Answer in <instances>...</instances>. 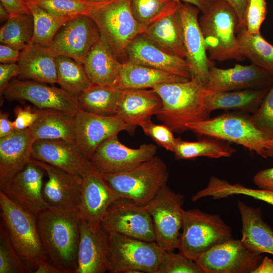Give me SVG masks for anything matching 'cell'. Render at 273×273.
I'll use <instances>...</instances> for the list:
<instances>
[{"mask_svg":"<svg viewBox=\"0 0 273 273\" xmlns=\"http://www.w3.org/2000/svg\"><path fill=\"white\" fill-rule=\"evenodd\" d=\"M184 203V196L166 185L145 205L153 220L155 242L165 251H174L178 248Z\"/></svg>","mask_w":273,"mask_h":273,"instance_id":"cell-10","label":"cell"},{"mask_svg":"<svg viewBox=\"0 0 273 273\" xmlns=\"http://www.w3.org/2000/svg\"><path fill=\"white\" fill-rule=\"evenodd\" d=\"M142 34L165 52L186 59L183 26L178 8L146 27Z\"/></svg>","mask_w":273,"mask_h":273,"instance_id":"cell-29","label":"cell"},{"mask_svg":"<svg viewBox=\"0 0 273 273\" xmlns=\"http://www.w3.org/2000/svg\"><path fill=\"white\" fill-rule=\"evenodd\" d=\"M20 73V68L15 63L0 64V92L3 94L9 84L10 79Z\"/></svg>","mask_w":273,"mask_h":273,"instance_id":"cell-49","label":"cell"},{"mask_svg":"<svg viewBox=\"0 0 273 273\" xmlns=\"http://www.w3.org/2000/svg\"><path fill=\"white\" fill-rule=\"evenodd\" d=\"M209 58L220 62L229 60L241 61L237 32L239 19L235 9L225 0H213L199 19Z\"/></svg>","mask_w":273,"mask_h":273,"instance_id":"cell-3","label":"cell"},{"mask_svg":"<svg viewBox=\"0 0 273 273\" xmlns=\"http://www.w3.org/2000/svg\"><path fill=\"white\" fill-rule=\"evenodd\" d=\"M266 158L273 157V138L270 140L269 145L266 149Z\"/></svg>","mask_w":273,"mask_h":273,"instance_id":"cell-59","label":"cell"},{"mask_svg":"<svg viewBox=\"0 0 273 273\" xmlns=\"http://www.w3.org/2000/svg\"><path fill=\"white\" fill-rule=\"evenodd\" d=\"M227 142L212 138L197 142H189L176 138L173 152L177 159H190L199 157H230L236 150Z\"/></svg>","mask_w":273,"mask_h":273,"instance_id":"cell-36","label":"cell"},{"mask_svg":"<svg viewBox=\"0 0 273 273\" xmlns=\"http://www.w3.org/2000/svg\"><path fill=\"white\" fill-rule=\"evenodd\" d=\"M165 71L129 62H124L113 87L120 90L153 88L165 83L189 80Z\"/></svg>","mask_w":273,"mask_h":273,"instance_id":"cell-32","label":"cell"},{"mask_svg":"<svg viewBox=\"0 0 273 273\" xmlns=\"http://www.w3.org/2000/svg\"><path fill=\"white\" fill-rule=\"evenodd\" d=\"M178 10L183 26L186 60L190 67L191 77L197 79L204 86L209 68L215 64L207 56L198 17L200 10L190 4L181 2L178 3Z\"/></svg>","mask_w":273,"mask_h":273,"instance_id":"cell-17","label":"cell"},{"mask_svg":"<svg viewBox=\"0 0 273 273\" xmlns=\"http://www.w3.org/2000/svg\"><path fill=\"white\" fill-rule=\"evenodd\" d=\"M229 192L232 196L243 195L262 201L273 206V191L260 189H251L236 183L230 185Z\"/></svg>","mask_w":273,"mask_h":273,"instance_id":"cell-47","label":"cell"},{"mask_svg":"<svg viewBox=\"0 0 273 273\" xmlns=\"http://www.w3.org/2000/svg\"><path fill=\"white\" fill-rule=\"evenodd\" d=\"M253 182L259 189L273 191V167L257 172L254 176Z\"/></svg>","mask_w":273,"mask_h":273,"instance_id":"cell-50","label":"cell"},{"mask_svg":"<svg viewBox=\"0 0 273 273\" xmlns=\"http://www.w3.org/2000/svg\"><path fill=\"white\" fill-rule=\"evenodd\" d=\"M1 3L11 15L20 13H30L24 0H1Z\"/></svg>","mask_w":273,"mask_h":273,"instance_id":"cell-52","label":"cell"},{"mask_svg":"<svg viewBox=\"0 0 273 273\" xmlns=\"http://www.w3.org/2000/svg\"><path fill=\"white\" fill-rule=\"evenodd\" d=\"M190 4L198 8L202 13L205 12L211 5L213 0H175Z\"/></svg>","mask_w":273,"mask_h":273,"instance_id":"cell-57","label":"cell"},{"mask_svg":"<svg viewBox=\"0 0 273 273\" xmlns=\"http://www.w3.org/2000/svg\"><path fill=\"white\" fill-rule=\"evenodd\" d=\"M10 14L6 9L0 4V21L1 22L7 21L10 17Z\"/></svg>","mask_w":273,"mask_h":273,"instance_id":"cell-58","label":"cell"},{"mask_svg":"<svg viewBox=\"0 0 273 273\" xmlns=\"http://www.w3.org/2000/svg\"><path fill=\"white\" fill-rule=\"evenodd\" d=\"M204 85L191 77L184 82L165 83L152 89L160 97L162 105L156 115L173 132L183 133L188 130L186 124L209 118L203 99Z\"/></svg>","mask_w":273,"mask_h":273,"instance_id":"cell-2","label":"cell"},{"mask_svg":"<svg viewBox=\"0 0 273 273\" xmlns=\"http://www.w3.org/2000/svg\"><path fill=\"white\" fill-rule=\"evenodd\" d=\"M242 221L243 244L251 251L273 255V230L262 219L259 208L249 206L238 200Z\"/></svg>","mask_w":273,"mask_h":273,"instance_id":"cell-28","label":"cell"},{"mask_svg":"<svg viewBox=\"0 0 273 273\" xmlns=\"http://www.w3.org/2000/svg\"><path fill=\"white\" fill-rule=\"evenodd\" d=\"M37 117L29 128L34 139H62L75 142L74 116L55 109L37 110Z\"/></svg>","mask_w":273,"mask_h":273,"instance_id":"cell-33","label":"cell"},{"mask_svg":"<svg viewBox=\"0 0 273 273\" xmlns=\"http://www.w3.org/2000/svg\"><path fill=\"white\" fill-rule=\"evenodd\" d=\"M15 130L13 121L9 118V114L6 112L1 111L0 113V138L5 137Z\"/></svg>","mask_w":273,"mask_h":273,"instance_id":"cell-53","label":"cell"},{"mask_svg":"<svg viewBox=\"0 0 273 273\" xmlns=\"http://www.w3.org/2000/svg\"><path fill=\"white\" fill-rule=\"evenodd\" d=\"M101 174L120 198L143 205L147 204L167 185L169 177L165 163L157 156L129 170Z\"/></svg>","mask_w":273,"mask_h":273,"instance_id":"cell-6","label":"cell"},{"mask_svg":"<svg viewBox=\"0 0 273 273\" xmlns=\"http://www.w3.org/2000/svg\"><path fill=\"white\" fill-rule=\"evenodd\" d=\"M34 273H72V272L68 269L47 260L38 265Z\"/></svg>","mask_w":273,"mask_h":273,"instance_id":"cell-54","label":"cell"},{"mask_svg":"<svg viewBox=\"0 0 273 273\" xmlns=\"http://www.w3.org/2000/svg\"><path fill=\"white\" fill-rule=\"evenodd\" d=\"M55 60L57 83L61 88L77 98L91 86L82 64L66 56H57Z\"/></svg>","mask_w":273,"mask_h":273,"instance_id":"cell-37","label":"cell"},{"mask_svg":"<svg viewBox=\"0 0 273 273\" xmlns=\"http://www.w3.org/2000/svg\"><path fill=\"white\" fill-rule=\"evenodd\" d=\"M175 0H130V9L135 19L145 28L178 8Z\"/></svg>","mask_w":273,"mask_h":273,"instance_id":"cell-40","label":"cell"},{"mask_svg":"<svg viewBox=\"0 0 273 273\" xmlns=\"http://www.w3.org/2000/svg\"><path fill=\"white\" fill-rule=\"evenodd\" d=\"M86 14L95 22L120 62L126 58L129 42L145 30L132 14L130 0L90 4Z\"/></svg>","mask_w":273,"mask_h":273,"instance_id":"cell-5","label":"cell"},{"mask_svg":"<svg viewBox=\"0 0 273 273\" xmlns=\"http://www.w3.org/2000/svg\"><path fill=\"white\" fill-rule=\"evenodd\" d=\"M35 4L51 14L67 17L86 14L90 5L84 0H41Z\"/></svg>","mask_w":273,"mask_h":273,"instance_id":"cell-42","label":"cell"},{"mask_svg":"<svg viewBox=\"0 0 273 273\" xmlns=\"http://www.w3.org/2000/svg\"><path fill=\"white\" fill-rule=\"evenodd\" d=\"M272 83L273 76L270 74L253 64H237L228 69L219 68L213 65L209 68L203 89L209 92L262 89L270 87Z\"/></svg>","mask_w":273,"mask_h":273,"instance_id":"cell-19","label":"cell"},{"mask_svg":"<svg viewBox=\"0 0 273 273\" xmlns=\"http://www.w3.org/2000/svg\"><path fill=\"white\" fill-rule=\"evenodd\" d=\"M166 252L156 242L109 233L108 271L157 273Z\"/></svg>","mask_w":273,"mask_h":273,"instance_id":"cell-8","label":"cell"},{"mask_svg":"<svg viewBox=\"0 0 273 273\" xmlns=\"http://www.w3.org/2000/svg\"><path fill=\"white\" fill-rule=\"evenodd\" d=\"M41 0H24L26 4L28 3H35Z\"/></svg>","mask_w":273,"mask_h":273,"instance_id":"cell-61","label":"cell"},{"mask_svg":"<svg viewBox=\"0 0 273 273\" xmlns=\"http://www.w3.org/2000/svg\"><path fill=\"white\" fill-rule=\"evenodd\" d=\"M21 51L9 46L0 44V62L1 64L15 63L19 60Z\"/></svg>","mask_w":273,"mask_h":273,"instance_id":"cell-51","label":"cell"},{"mask_svg":"<svg viewBox=\"0 0 273 273\" xmlns=\"http://www.w3.org/2000/svg\"><path fill=\"white\" fill-rule=\"evenodd\" d=\"M3 95L9 101H28L39 109L58 110L73 116L80 110L77 98L62 88L32 80H13Z\"/></svg>","mask_w":273,"mask_h":273,"instance_id":"cell-16","label":"cell"},{"mask_svg":"<svg viewBox=\"0 0 273 273\" xmlns=\"http://www.w3.org/2000/svg\"><path fill=\"white\" fill-rule=\"evenodd\" d=\"M101 223L109 233L155 242L152 218L145 205L119 198L109 207Z\"/></svg>","mask_w":273,"mask_h":273,"instance_id":"cell-11","label":"cell"},{"mask_svg":"<svg viewBox=\"0 0 273 273\" xmlns=\"http://www.w3.org/2000/svg\"><path fill=\"white\" fill-rule=\"evenodd\" d=\"M77 264L75 273H104L108 271L109 233L101 222L80 219Z\"/></svg>","mask_w":273,"mask_h":273,"instance_id":"cell-18","label":"cell"},{"mask_svg":"<svg viewBox=\"0 0 273 273\" xmlns=\"http://www.w3.org/2000/svg\"><path fill=\"white\" fill-rule=\"evenodd\" d=\"M236 11L239 19L240 27L244 25V17L247 0H225Z\"/></svg>","mask_w":273,"mask_h":273,"instance_id":"cell-55","label":"cell"},{"mask_svg":"<svg viewBox=\"0 0 273 273\" xmlns=\"http://www.w3.org/2000/svg\"><path fill=\"white\" fill-rule=\"evenodd\" d=\"M122 63L107 40L101 35L87 54L82 65L92 83L113 86Z\"/></svg>","mask_w":273,"mask_h":273,"instance_id":"cell-27","label":"cell"},{"mask_svg":"<svg viewBox=\"0 0 273 273\" xmlns=\"http://www.w3.org/2000/svg\"><path fill=\"white\" fill-rule=\"evenodd\" d=\"M157 148L153 144H143L138 148L127 147L117 136L103 142L89 161L100 174L115 173L133 168L156 156Z\"/></svg>","mask_w":273,"mask_h":273,"instance_id":"cell-14","label":"cell"},{"mask_svg":"<svg viewBox=\"0 0 273 273\" xmlns=\"http://www.w3.org/2000/svg\"><path fill=\"white\" fill-rule=\"evenodd\" d=\"M121 90L92 83L77 97L80 110L103 116H115Z\"/></svg>","mask_w":273,"mask_h":273,"instance_id":"cell-35","label":"cell"},{"mask_svg":"<svg viewBox=\"0 0 273 273\" xmlns=\"http://www.w3.org/2000/svg\"><path fill=\"white\" fill-rule=\"evenodd\" d=\"M263 258L262 254L248 249L241 240L232 238L201 254L195 261L204 273H252Z\"/></svg>","mask_w":273,"mask_h":273,"instance_id":"cell-13","label":"cell"},{"mask_svg":"<svg viewBox=\"0 0 273 273\" xmlns=\"http://www.w3.org/2000/svg\"><path fill=\"white\" fill-rule=\"evenodd\" d=\"M135 128L116 116H103L79 110L74 116L75 143L89 160L105 141L123 131L132 133Z\"/></svg>","mask_w":273,"mask_h":273,"instance_id":"cell-15","label":"cell"},{"mask_svg":"<svg viewBox=\"0 0 273 273\" xmlns=\"http://www.w3.org/2000/svg\"><path fill=\"white\" fill-rule=\"evenodd\" d=\"M252 273H273V260L267 256L263 257Z\"/></svg>","mask_w":273,"mask_h":273,"instance_id":"cell-56","label":"cell"},{"mask_svg":"<svg viewBox=\"0 0 273 273\" xmlns=\"http://www.w3.org/2000/svg\"><path fill=\"white\" fill-rule=\"evenodd\" d=\"M27 273L28 268L14 247L1 219L0 225V273Z\"/></svg>","mask_w":273,"mask_h":273,"instance_id":"cell-41","label":"cell"},{"mask_svg":"<svg viewBox=\"0 0 273 273\" xmlns=\"http://www.w3.org/2000/svg\"><path fill=\"white\" fill-rule=\"evenodd\" d=\"M36 219L48 261L75 273L81 219L78 208L49 207L40 213Z\"/></svg>","mask_w":273,"mask_h":273,"instance_id":"cell-1","label":"cell"},{"mask_svg":"<svg viewBox=\"0 0 273 273\" xmlns=\"http://www.w3.org/2000/svg\"><path fill=\"white\" fill-rule=\"evenodd\" d=\"M32 158L81 177L92 167L75 142L62 139L35 140Z\"/></svg>","mask_w":273,"mask_h":273,"instance_id":"cell-21","label":"cell"},{"mask_svg":"<svg viewBox=\"0 0 273 273\" xmlns=\"http://www.w3.org/2000/svg\"><path fill=\"white\" fill-rule=\"evenodd\" d=\"M157 273H204L195 260L182 253L166 252Z\"/></svg>","mask_w":273,"mask_h":273,"instance_id":"cell-44","label":"cell"},{"mask_svg":"<svg viewBox=\"0 0 273 273\" xmlns=\"http://www.w3.org/2000/svg\"><path fill=\"white\" fill-rule=\"evenodd\" d=\"M144 132L150 137L158 145L168 151L173 152L176 138L173 131L166 125L156 124L151 119L141 123Z\"/></svg>","mask_w":273,"mask_h":273,"instance_id":"cell-46","label":"cell"},{"mask_svg":"<svg viewBox=\"0 0 273 273\" xmlns=\"http://www.w3.org/2000/svg\"><path fill=\"white\" fill-rule=\"evenodd\" d=\"M1 216L19 256L29 272L48 260L40 239L36 216L0 191Z\"/></svg>","mask_w":273,"mask_h":273,"instance_id":"cell-4","label":"cell"},{"mask_svg":"<svg viewBox=\"0 0 273 273\" xmlns=\"http://www.w3.org/2000/svg\"><path fill=\"white\" fill-rule=\"evenodd\" d=\"M27 5L34 22L33 35L30 43L49 47L59 30L72 17L54 15L35 3Z\"/></svg>","mask_w":273,"mask_h":273,"instance_id":"cell-39","label":"cell"},{"mask_svg":"<svg viewBox=\"0 0 273 273\" xmlns=\"http://www.w3.org/2000/svg\"><path fill=\"white\" fill-rule=\"evenodd\" d=\"M84 1L90 4H93L105 3L111 1L112 0H84Z\"/></svg>","mask_w":273,"mask_h":273,"instance_id":"cell-60","label":"cell"},{"mask_svg":"<svg viewBox=\"0 0 273 273\" xmlns=\"http://www.w3.org/2000/svg\"><path fill=\"white\" fill-rule=\"evenodd\" d=\"M186 126L197 134L236 143L266 158L270 140L256 128L250 116L242 113H224L188 123Z\"/></svg>","mask_w":273,"mask_h":273,"instance_id":"cell-7","label":"cell"},{"mask_svg":"<svg viewBox=\"0 0 273 273\" xmlns=\"http://www.w3.org/2000/svg\"><path fill=\"white\" fill-rule=\"evenodd\" d=\"M270 87L226 92H209L203 89V102L210 114L212 111L219 109L253 113L260 105Z\"/></svg>","mask_w":273,"mask_h":273,"instance_id":"cell-31","label":"cell"},{"mask_svg":"<svg viewBox=\"0 0 273 273\" xmlns=\"http://www.w3.org/2000/svg\"><path fill=\"white\" fill-rule=\"evenodd\" d=\"M35 140L29 128L0 138L1 190L33 159Z\"/></svg>","mask_w":273,"mask_h":273,"instance_id":"cell-25","label":"cell"},{"mask_svg":"<svg viewBox=\"0 0 273 273\" xmlns=\"http://www.w3.org/2000/svg\"><path fill=\"white\" fill-rule=\"evenodd\" d=\"M34 30L31 13L11 15L0 29L1 43L22 51L30 43Z\"/></svg>","mask_w":273,"mask_h":273,"instance_id":"cell-38","label":"cell"},{"mask_svg":"<svg viewBox=\"0 0 273 273\" xmlns=\"http://www.w3.org/2000/svg\"><path fill=\"white\" fill-rule=\"evenodd\" d=\"M16 118L13 121L15 130H20L29 128L37 117V110L30 106L22 108L17 106L14 110Z\"/></svg>","mask_w":273,"mask_h":273,"instance_id":"cell-48","label":"cell"},{"mask_svg":"<svg viewBox=\"0 0 273 273\" xmlns=\"http://www.w3.org/2000/svg\"><path fill=\"white\" fill-rule=\"evenodd\" d=\"M120 198L93 167L82 177L78 207L81 219L101 222L110 206Z\"/></svg>","mask_w":273,"mask_h":273,"instance_id":"cell-24","label":"cell"},{"mask_svg":"<svg viewBox=\"0 0 273 273\" xmlns=\"http://www.w3.org/2000/svg\"><path fill=\"white\" fill-rule=\"evenodd\" d=\"M55 59L49 47L29 43L21 51L18 62L20 68L19 76L39 82L57 83Z\"/></svg>","mask_w":273,"mask_h":273,"instance_id":"cell-30","label":"cell"},{"mask_svg":"<svg viewBox=\"0 0 273 273\" xmlns=\"http://www.w3.org/2000/svg\"><path fill=\"white\" fill-rule=\"evenodd\" d=\"M94 20L86 14L75 16L58 31L49 48L55 57L66 56L82 64L101 36Z\"/></svg>","mask_w":273,"mask_h":273,"instance_id":"cell-12","label":"cell"},{"mask_svg":"<svg viewBox=\"0 0 273 273\" xmlns=\"http://www.w3.org/2000/svg\"><path fill=\"white\" fill-rule=\"evenodd\" d=\"M177 249L195 260L215 246L233 238L231 228L217 214L198 209L184 210Z\"/></svg>","mask_w":273,"mask_h":273,"instance_id":"cell-9","label":"cell"},{"mask_svg":"<svg viewBox=\"0 0 273 273\" xmlns=\"http://www.w3.org/2000/svg\"><path fill=\"white\" fill-rule=\"evenodd\" d=\"M126 59L127 62L157 69L188 79L191 77L190 67L185 59L165 52L142 33L135 37L127 46Z\"/></svg>","mask_w":273,"mask_h":273,"instance_id":"cell-22","label":"cell"},{"mask_svg":"<svg viewBox=\"0 0 273 273\" xmlns=\"http://www.w3.org/2000/svg\"><path fill=\"white\" fill-rule=\"evenodd\" d=\"M237 47L239 54L253 64L273 76V45L267 41L260 33H249L245 25L237 32Z\"/></svg>","mask_w":273,"mask_h":273,"instance_id":"cell-34","label":"cell"},{"mask_svg":"<svg viewBox=\"0 0 273 273\" xmlns=\"http://www.w3.org/2000/svg\"><path fill=\"white\" fill-rule=\"evenodd\" d=\"M267 13L266 0H247L244 17L247 30L252 34L259 33Z\"/></svg>","mask_w":273,"mask_h":273,"instance_id":"cell-45","label":"cell"},{"mask_svg":"<svg viewBox=\"0 0 273 273\" xmlns=\"http://www.w3.org/2000/svg\"><path fill=\"white\" fill-rule=\"evenodd\" d=\"M250 118L254 125L268 139L273 138V83L261 104Z\"/></svg>","mask_w":273,"mask_h":273,"instance_id":"cell-43","label":"cell"},{"mask_svg":"<svg viewBox=\"0 0 273 273\" xmlns=\"http://www.w3.org/2000/svg\"><path fill=\"white\" fill-rule=\"evenodd\" d=\"M33 160L44 170L48 175V179L44 183L42 193L50 207L78 208L80 201L82 177L45 162Z\"/></svg>","mask_w":273,"mask_h":273,"instance_id":"cell-23","label":"cell"},{"mask_svg":"<svg viewBox=\"0 0 273 273\" xmlns=\"http://www.w3.org/2000/svg\"><path fill=\"white\" fill-rule=\"evenodd\" d=\"M44 170L32 159L1 190L36 217L50 207L43 196Z\"/></svg>","mask_w":273,"mask_h":273,"instance_id":"cell-20","label":"cell"},{"mask_svg":"<svg viewBox=\"0 0 273 273\" xmlns=\"http://www.w3.org/2000/svg\"><path fill=\"white\" fill-rule=\"evenodd\" d=\"M162 105V100L152 88L121 90L115 116L135 126L151 119Z\"/></svg>","mask_w":273,"mask_h":273,"instance_id":"cell-26","label":"cell"}]
</instances>
